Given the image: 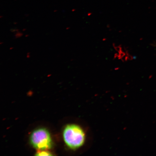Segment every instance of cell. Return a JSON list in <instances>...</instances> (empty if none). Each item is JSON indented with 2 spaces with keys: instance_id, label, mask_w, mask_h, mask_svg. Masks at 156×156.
<instances>
[{
  "instance_id": "obj_1",
  "label": "cell",
  "mask_w": 156,
  "mask_h": 156,
  "mask_svg": "<svg viewBox=\"0 0 156 156\" xmlns=\"http://www.w3.org/2000/svg\"><path fill=\"white\" fill-rule=\"evenodd\" d=\"M64 141L71 149L76 150L85 144L86 134L83 129L76 124L68 125L63 131Z\"/></svg>"
},
{
  "instance_id": "obj_3",
  "label": "cell",
  "mask_w": 156,
  "mask_h": 156,
  "mask_svg": "<svg viewBox=\"0 0 156 156\" xmlns=\"http://www.w3.org/2000/svg\"><path fill=\"white\" fill-rule=\"evenodd\" d=\"M35 155L37 156H51L52 154L50 152L45 150H41L37 152Z\"/></svg>"
},
{
  "instance_id": "obj_2",
  "label": "cell",
  "mask_w": 156,
  "mask_h": 156,
  "mask_svg": "<svg viewBox=\"0 0 156 156\" xmlns=\"http://www.w3.org/2000/svg\"><path fill=\"white\" fill-rule=\"evenodd\" d=\"M30 140L32 145L38 150H46L52 147V141L49 133L44 128H38L33 131Z\"/></svg>"
}]
</instances>
